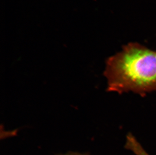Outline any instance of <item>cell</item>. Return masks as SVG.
I'll return each mask as SVG.
<instances>
[{
    "instance_id": "6da1fadb",
    "label": "cell",
    "mask_w": 156,
    "mask_h": 155,
    "mask_svg": "<svg viewBox=\"0 0 156 155\" xmlns=\"http://www.w3.org/2000/svg\"><path fill=\"white\" fill-rule=\"evenodd\" d=\"M106 66L108 91L141 95L156 91V51L129 43L108 58Z\"/></svg>"
},
{
    "instance_id": "7a4b0ae2",
    "label": "cell",
    "mask_w": 156,
    "mask_h": 155,
    "mask_svg": "<svg viewBox=\"0 0 156 155\" xmlns=\"http://www.w3.org/2000/svg\"><path fill=\"white\" fill-rule=\"evenodd\" d=\"M84 155V154H78V153H68V154H65V155Z\"/></svg>"
}]
</instances>
